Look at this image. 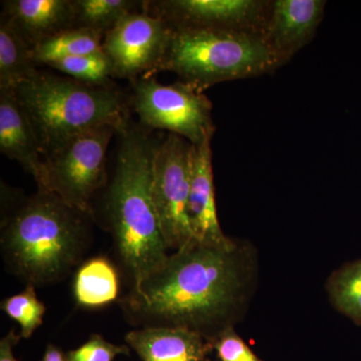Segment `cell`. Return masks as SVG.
<instances>
[{
    "label": "cell",
    "mask_w": 361,
    "mask_h": 361,
    "mask_svg": "<svg viewBox=\"0 0 361 361\" xmlns=\"http://www.w3.org/2000/svg\"><path fill=\"white\" fill-rule=\"evenodd\" d=\"M258 281V255L246 240H192L118 300L135 329H180L212 343L243 319Z\"/></svg>",
    "instance_id": "cell-1"
},
{
    "label": "cell",
    "mask_w": 361,
    "mask_h": 361,
    "mask_svg": "<svg viewBox=\"0 0 361 361\" xmlns=\"http://www.w3.org/2000/svg\"><path fill=\"white\" fill-rule=\"evenodd\" d=\"M115 174L104 200L106 227L118 262L135 288L164 265L168 246L152 197L157 144L137 128L121 133Z\"/></svg>",
    "instance_id": "cell-2"
},
{
    "label": "cell",
    "mask_w": 361,
    "mask_h": 361,
    "mask_svg": "<svg viewBox=\"0 0 361 361\" xmlns=\"http://www.w3.org/2000/svg\"><path fill=\"white\" fill-rule=\"evenodd\" d=\"M92 216L47 191L26 199L1 223V253L13 274L35 287L65 279L80 264Z\"/></svg>",
    "instance_id": "cell-3"
},
{
    "label": "cell",
    "mask_w": 361,
    "mask_h": 361,
    "mask_svg": "<svg viewBox=\"0 0 361 361\" xmlns=\"http://www.w3.org/2000/svg\"><path fill=\"white\" fill-rule=\"evenodd\" d=\"M16 97L47 149L99 127L121 134L130 125L122 97L111 85H94L39 73L16 90Z\"/></svg>",
    "instance_id": "cell-4"
},
{
    "label": "cell",
    "mask_w": 361,
    "mask_h": 361,
    "mask_svg": "<svg viewBox=\"0 0 361 361\" xmlns=\"http://www.w3.org/2000/svg\"><path fill=\"white\" fill-rule=\"evenodd\" d=\"M283 66L262 35L174 30L160 71L205 92L220 82L269 75Z\"/></svg>",
    "instance_id": "cell-5"
},
{
    "label": "cell",
    "mask_w": 361,
    "mask_h": 361,
    "mask_svg": "<svg viewBox=\"0 0 361 361\" xmlns=\"http://www.w3.org/2000/svg\"><path fill=\"white\" fill-rule=\"evenodd\" d=\"M113 127H99L68 137L44 153L45 191L92 216V199L106 186V151Z\"/></svg>",
    "instance_id": "cell-6"
},
{
    "label": "cell",
    "mask_w": 361,
    "mask_h": 361,
    "mask_svg": "<svg viewBox=\"0 0 361 361\" xmlns=\"http://www.w3.org/2000/svg\"><path fill=\"white\" fill-rule=\"evenodd\" d=\"M130 82L135 111L145 127L168 130L194 146L214 137L213 106L203 92L180 80L167 85L148 77Z\"/></svg>",
    "instance_id": "cell-7"
},
{
    "label": "cell",
    "mask_w": 361,
    "mask_h": 361,
    "mask_svg": "<svg viewBox=\"0 0 361 361\" xmlns=\"http://www.w3.org/2000/svg\"><path fill=\"white\" fill-rule=\"evenodd\" d=\"M193 145L169 134L156 147L152 197L168 249L179 250L194 239L189 218Z\"/></svg>",
    "instance_id": "cell-8"
},
{
    "label": "cell",
    "mask_w": 361,
    "mask_h": 361,
    "mask_svg": "<svg viewBox=\"0 0 361 361\" xmlns=\"http://www.w3.org/2000/svg\"><path fill=\"white\" fill-rule=\"evenodd\" d=\"M269 0H159L142 2V11L173 30H209L262 35Z\"/></svg>",
    "instance_id": "cell-9"
},
{
    "label": "cell",
    "mask_w": 361,
    "mask_h": 361,
    "mask_svg": "<svg viewBox=\"0 0 361 361\" xmlns=\"http://www.w3.org/2000/svg\"><path fill=\"white\" fill-rule=\"evenodd\" d=\"M173 32L165 21L146 11L128 14L103 40L114 77L133 82L160 71Z\"/></svg>",
    "instance_id": "cell-10"
},
{
    "label": "cell",
    "mask_w": 361,
    "mask_h": 361,
    "mask_svg": "<svg viewBox=\"0 0 361 361\" xmlns=\"http://www.w3.org/2000/svg\"><path fill=\"white\" fill-rule=\"evenodd\" d=\"M325 7V0H271L262 37L282 65L314 39Z\"/></svg>",
    "instance_id": "cell-11"
},
{
    "label": "cell",
    "mask_w": 361,
    "mask_h": 361,
    "mask_svg": "<svg viewBox=\"0 0 361 361\" xmlns=\"http://www.w3.org/2000/svg\"><path fill=\"white\" fill-rule=\"evenodd\" d=\"M0 151L18 161L45 191L44 149L16 90H0Z\"/></svg>",
    "instance_id": "cell-12"
},
{
    "label": "cell",
    "mask_w": 361,
    "mask_h": 361,
    "mask_svg": "<svg viewBox=\"0 0 361 361\" xmlns=\"http://www.w3.org/2000/svg\"><path fill=\"white\" fill-rule=\"evenodd\" d=\"M213 137L192 149L189 218L193 237L201 243L223 245L229 242L218 220L212 168Z\"/></svg>",
    "instance_id": "cell-13"
},
{
    "label": "cell",
    "mask_w": 361,
    "mask_h": 361,
    "mask_svg": "<svg viewBox=\"0 0 361 361\" xmlns=\"http://www.w3.org/2000/svg\"><path fill=\"white\" fill-rule=\"evenodd\" d=\"M2 14L16 25L32 49L75 27L73 0H7Z\"/></svg>",
    "instance_id": "cell-14"
},
{
    "label": "cell",
    "mask_w": 361,
    "mask_h": 361,
    "mask_svg": "<svg viewBox=\"0 0 361 361\" xmlns=\"http://www.w3.org/2000/svg\"><path fill=\"white\" fill-rule=\"evenodd\" d=\"M125 341L142 361H204L213 348L200 334L180 329H140Z\"/></svg>",
    "instance_id": "cell-15"
},
{
    "label": "cell",
    "mask_w": 361,
    "mask_h": 361,
    "mask_svg": "<svg viewBox=\"0 0 361 361\" xmlns=\"http://www.w3.org/2000/svg\"><path fill=\"white\" fill-rule=\"evenodd\" d=\"M39 71L32 49L16 25L1 14L0 20V90H16Z\"/></svg>",
    "instance_id": "cell-16"
},
{
    "label": "cell",
    "mask_w": 361,
    "mask_h": 361,
    "mask_svg": "<svg viewBox=\"0 0 361 361\" xmlns=\"http://www.w3.org/2000/svg\"><path fill=\"white\" fill-rule=\"evenodd\" d=\"M120 279L115 265L104 257L80 265L73 281L75 300L82 307L99 308L118 299Z\"/></svg>",
    "instance_id": "cell-17"
},
{
    "label": "cell",
    "mask_w": 361,
    "mask_h": 361,
    "mask_svg": "<svg viewBox=\"0 0 361 361\" xmlns=\"http://www.w3.org/2000/svg\"><path fill=\"white\" fill-rule=\"evenodd\" d=\"M104 37L103 33L89 28H70L35 45L33 59L47 66L59 59L94 54L103 51Z\"/></svg>",
    "instance_id": "cell-18"
},
{
    "label": "cell",
    "mask_w": 361,
    "mask_h": 361,
    "mask_svg": "<svg viewBox=\"0 0 361 361\" xmlns=\"http://www.w3.org/2000/svg\"><path fill=\"white\" fill-rule=\"evenodd\" d=\"M325 289L332 306L361 326V259L334 270Z\"/></svg>",
    "instance_id": "cell-19"
},
{
    "label": "cell",
    "mask_w": 361,
    "mask_h": 361,
    "mask_svg": "<svg viewBox=\"0 0 361 361\" xmlns=\"http://www.w3.org/2000/svg\"><path fill=\"white\" fill-rule=\"evenodd\" d=\"M75 27H85L106 35L128 14L139 11L142 1L132 0H73Z\"/></svg>",
    "instance_id": "cell-20"
},
{
    "label": "cell",
    "mask_w": 361,
    "mask_h": 361,
    "mask_svg": "<svg viewBox=\"0 0 361 361\" xmlns=\"http://www.w3.org/2000/svg\"><path fill=\"white\" fill-rule=\"evenodd\" d=\"M47 66L85 84L106 87L114 77L113 66L103 51L59 59Z\"/></svg>",
    "instance_id": "cell-21"
},
{
    "label": "cell",
    "mask_w": 361,
    "mask_h": 361,
    "mask_svg": "<svg viewBox=\"0 0 361 361\" xmlns=\"http://www.w3.org/2000/svg\"><path fill=\"white\" fill-rule=\"evenodd\" d=\"M1 310L20 325L21 338L25 339L30 338L42 325L45 313L44 304L37 298L32 285H27L18 295L4 299Z\"/></svg>",
    "instance_id": "cell-22"
},
{
    "label": "cell",
    "mask_w": 361,
    "mask_h": 361,
    "mask_svg": "<svg viewBox=\"0 0 361 361\" xmlns=\"http://www.w3.org/2000/svg\"><path fill=\"white\" fill-rule=\"evenodd\" d=\"M120 355H130L128 345H116L99 334H92L80 348L68 351L66 361H113Z\"/></svg>",
    "instance_id": "cell-23"
},
{
    "label": "cell",
    "mask_w": 361,
    "mask_h": 361,
    "mask_svg": "<svg viewBox=\"0 0 361 361\" xmlns=\"http://www.w3.org/2000/svg\"><path fill=\"white\" fill-rule=\"evenodd\" d=\"M211 345L217 351L221 361H263L251 350L234 329L226 330Z\"/></svg>",
    "instance_id": "cell-24"
},
{
    "label": "cell",
    "mask_w": 361,
    "mask_h": 361,
    "mask_svg": "<svg viewBox=\"0 0 361 361\" xmlns=\"http://www.w3.org/2000/svg\"><path fill=\"white\" fill-rule=\"evenodd\" d=\"M21 336L16 334V329H13L0 341V361H18L13 355V348Z\"/></svg>",
    "instance_id": "cell-25"
},
{
    "label": "cell",
    "mask_w": 361,
    "mask_h": 361,
    "mask_svg": "<svg viewBox=\"0 0 361 361\" xmlns=\"http://www.w3.org/2000/svg\"><path fill=\"white\" fill-rule=\"evenodd\" d=\"M42 361H66L65 355L56 346L49 344Z\"/></svg>",
    "instance_id": "cell-26"
}]
</instances>
